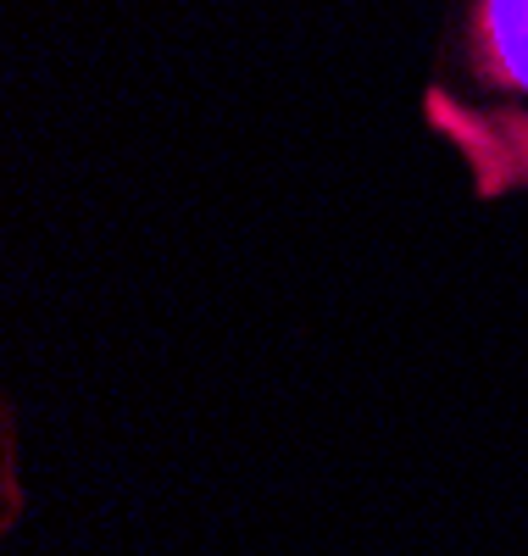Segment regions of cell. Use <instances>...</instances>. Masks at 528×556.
Segmentation results:
<instances>
[{"mask_svg": "<svg viewBox=\"0 0 528 556\" xmlns=\"http://www.w3.org/2000/svg\"><path fill=\"white\" fill-rule=\"evenodd\" d=\"M423 112H428V128L462 151L473 190L485 201L528 190V117L523 112H506V106L478 112V106L456 101L451 89H428Z\"/></svg>", "mask_w": 528, "mask_h": 556, "instance_id": "cell-1", "label": "cell"}, {"mask_svg": "<svg viewBox=\"0 0 528 556\" xmlns=\"http://www.w3.org/2000/svg\"><path fill=\"white\" fill-rule=\"evenodd\" d=\"M467 56L490 89L528 96V0H473Z\"/></svg>", "mask_w": 528, "mask_h": 556, "instance_id": "cell-2", "label": "cell"}]
</instances>
